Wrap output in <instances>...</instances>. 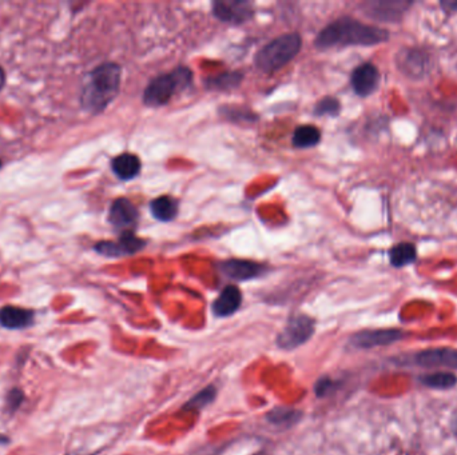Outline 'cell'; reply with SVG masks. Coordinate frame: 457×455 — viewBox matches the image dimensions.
I'll return each instance as SVG.
<instances>
[{
    "instance_id": "cell-29",
    "label": "cell",
    "mask_w": 457,
    "mask_h": 455,
    "mask_svg": "<svg viewBox=\"0 0 457 455\" xmlns=\"http://www.w3.org/2000/svg\"><path fill=\"white\" fill-rule=\"evenodd\" d=\"M451 432L457 439V408L455 410V413L452 414V418H451Z\"/></svg>"
},
{
    "instance_id": "cell-32",
    "label": "cell",
    "mask_w": 457,
    "mask_h": 455,
    "mask_svg": "<svg viewBox=\"0 0 457 455\" xmlns=\"http://www.w3.org/2000/svg\"><path fill=\"white\" fill-rule=\"evenodd\" d=\"M0 168H1V160H0Z\"/></svg>"
},
{
    "instance_id": "cell-16",
    "label": "cell",
    "mask_w": 457,
    "mask_h": 455,
    "mask_svg": "<svg viewBox=\"0 0 457 455\" xmlns=\"http://www.w3.org/2000/svg\"><path fill=\"white\" fill-rule=\"evenodd\" d=\"M35 314L31 310L16 307V306H4L0 309V324L4 329L21 330L27 329L34 324Z\"/></svg>"
},
{
    "instance_id": "cell-9",
    "label": "cell",
    "mask_w": 457,
    "mask_h": 455,
    "mask_svg": "<svg viewBox=\"0 0 457 455\" xmlns=\"http://www.w3.org/2000/svg\"><path fill=\"white\" fill-rule=\"evenodd\" d=\"M146 242L138 237H135L134 232H123L120 234V240L117 242L111 240H103L96 243V252L108 258H120V256H127L134 255L141 252L144 247Z\"/></svg>"
},
{
    "instance_id": "cell-22",
    "label": "cell",
    "mask_w": 457,
    "mask_h": 455,
    "mask_svg": "<svg viewBox=\"0 0 457 455\" xmlns=\"http://www.w3.org/2000/svg\"><path fill=\"white\" fill-rule=\"evenodd\" d=\"M216 387L214 384H209L198 391L182 406V411H201L202 408L212 405L216 398Z\"/></svg>"
},
{
    "instance_id": "cell-15",
    "label": "cell",
    "mask_w": 457,
    "mask_h": 455,
    "mask_svg": "<svg viewBox=\"0 0 457 455\" xmlns=\"http://www.w3.org/2000/svg\"><path fill=\"white\" fill-rule=\"evenodd\" d=\"M242 305V292L234 285L224 288L212 305V312L218 318H226L240 310Z\"/></svg>"
},
{
    "instance_id": "cell-23",
    "label": "cell",
    "mask_w": 457,
    "mask_h": 455,
    "mask_svg": "<svg viewBox=\"0 0 457 455\" xmlns=\"http://www.w3.org/2000/svg\"><path fill=\"white\" fill-rule=\"evenodd\" d=\"M321 141V132L314 126H300L293 134V146L297 148H311Z\"/></svg>"
},
{
    "instance_id": "cell-28",
    "label": "cell",
    "mask_w": 457,
    "mask_h": 455,
    "mask_svg": "<svg viewBox=\"0 0 457 455\" xmlns=\"http://www.w3.org/2000/svg\"><path fill=\"white\" fill-rule=\"evenodd\" d=\"M440 4L446 11H457V0L456 1H441Z\"/></svg>"
},
{
    "instance_id": "cell-3",
    "label": "cell",
    "mask_w": 457,
    "mask_h": 455,
    "mask_svg": "<svg viewBox=\"0 0 457 455\" xmlns=\"http://www.w3.org/2000/svg\"><path fill=\"white\" fill-rule=\"evenodd\" d=\"M192 82V70L180 66L168 73L156 76L149 83L144 90V103L149 107H161L168 105L173 96L186 90Z\"/></svg>"
},
{
    "instance_id": "cell-18",
    "label": "cell",
    "mask_w": 457,
    "mask_h": 455,
    "mask_svg": "<svg viewBox=\"0 0 457 455\" xmlns=\"http://www.w3.org/2000/svg\"><path fill=\"white\" fill-rule=\"evenodd\" d=\"M302 411L297 410V408H285V406H279V408H272L267 411V414L265 415L266 420L274 426L278 427H284L288 429L291 427L293 425L299 423L301 418H302Z\"/></svg>"
},
{
    "instance_id": "cell-20",
    "label": "cell",
    "mask_w": 457,
    "mask_h": 455,
    "mask_svg": "<svg viewBox=\"0 0 457 455\" xmlns=\"http://www.w3.org/2000/svg\"><path fill=\"white\" fill-rule=\"evenodd\" d=\"M416 259H417V250H416L415 244L408 243V242L398 243L389 250L391 264L397 268L413 264Z\"/></svg>"
},
{
    "instance_id": "cell-17",
    "label": "cell",
    "mask_w": 457,
    "mask_h": 455,
    "mask_svg": "<svg viewBox=\"0 0 457 455\" xmlns=\"http://www.w3.org/2000/svg\"><path fill=\"white\" fill-rule=\"evenodd\" d=\"M111 167L120 180H132L141 172L142 165L138 156L125 153L112 159Z\"/></svg>"
},
{
    "instance_id": "cell-19",
    "label": "cell",
    "mask_w": 457,
    "mask_h": 455,
    "mask_svg": "<svg viewBox=\"0 0 457 455\" xmlns=\"http://www.w3.org/2000/svg\"><path fill=\"white\" fill-rule=\"evenodd\" d=\"M150 210L153 216L158 220L170 222L175 219V216L178 214V202L171 196L163 195L151 202Z\"/></svg>"
},
{
    "instance_id": "cell-6",
    "label": "cell",
    "mask_w": 457,
    "mask_h": 455,
    "mask_svg": "<svg viewBox=\"0 0 457 455\" xmlns=\"http://www.w3.org/2000/svg\"><path fill=\"white\" fill-rule=\"evenodd\" d=\"M396 64L404 76L413 81L425 78L433 69L431 54L417 47L401 48L397 52Z\"/></svg>"
},
{
    "instance_id": "cell-13",
    "label": "cell",
    "mask_w": 457,
    "mask_h": 455,
    "mask_svg": "<svg viewBox=\"0 0 457 455\" xmlns=\"http://www.w3.org/2000/svg\"><path fill=\"white\" fill-rule=\"evenodd\" d=\"M219 271L231 280L245 282L264 276L266 267L262 264H255L252 261L243 259H228L218 264Z\"/></svg>"
},
{
    "instance_id": "cell-10",
    "label": "cell",
    "mask_w": 457,
    "mask_h": 455,
    "mask_svg": "<svg viewBox=\"0 0 457 455\" xmlns=\"http://www.w3.org/2000/svg\"><path fill=\"white\" fill-rule=\"evenodd\" d=\"M139 220L138 208L126 198L114 201L108 211V222L120 232H134Z\"/></svg>"
},
{
    "instance_id": "cell-12",
    "label": "cell",
    "mask_w": 457,
    "mask_h": 455,
    "mask_svg": "<svg viewBox=\"0 0 457 455\" xmlns=\"http://www.w3.org/2000/svg\"><path fill=\"white\" fill-rule=\"evenodd\" d=\"M415 363L424 369L457 370V350L452 348H427L415 355Z\"/></svg>"
},
{
    "instance_id": "cell-31",
    "label": "cell",
    "mask_w": 457,
    "mask_h": 455,
    "mask_svg": "<svg viewBox=\"0 0 457 455\" xmlns=\"http://www.w3.org/2000/svg\"><path fill=\"white\" fill-rule=\"evenodd\" d=\"M254 455H266V453L265 451H258V453H255Z\"/></svg>"
},
{
    "instance_id": "cell-30",
    "label": "cell",
    "mask_w": 457,
    "mask_h": 455,
    "mask_svg": "<svg viewBox=\"0 0 457 455\" xmlns=\"http://www.w3.org/2000/svg\"><path fill=\"white\" fill-rule=\"evenodd\" d=\"M4 84H6V72L0 67V91L4 87Z\"/></svg>"
},
{
    "instance_id": "cell-8",
    "label": "cell",
    "mask_w": 457,
    "mask_h": 455,
    "mask_svg": "<svg viewBox=\"0 0 457 455\" xmlns=\"http://www.w3.org/2000/svg\"><path fill=\"white\" fill-rule=\"evenodd\" d=\"M412 1L405 0H381V1H369L364 6L365 13L378 22L385 23H397L400 22L405 12L412 6Z\"/></svg>"
},
{
    "instance_id": "cell-4",
    "label": "cell",
    "mask_w": 457,
    "mask_h": 455,
    "mask_svg": "<svg viewBox=\"0 0 457 455\" xmlns=\"http://www.w3.org/2000/svg\"><path fill=\"white\" fill-rule=\"evenodd\" d=\"M301 46V36L296 32L278 36L257 52L254 64L260 71L266 73L277 71L297 57Z\"/></svg>"
},
{
    "instance_id": "cell-27",
    "label": "cell",
    "mask_w": 457,
    "mask_h": 455,
    "mask_svg": "<svg viewBox=\"0 0 457 455\" xmlns=\"http://www.w3.org/2000/svg\"><path fill=\"white\" fill-rule=\"evenodd\" d=\"M22 399H23V394L22 391H19L18 389H13L12 391H10L8 394V398H7V403L11 410H15V408H19L21 403H22Z\"/></svg>"
},
{
    "instance_id": "cell-24",
    "label": "cell",
    "mask_w": 457,
    "mask_h": 455,
    "mask_svg": "<svg viewBox=\"0 0 457 455\" xmlns=\"http://www.w3.org/2000/svg\"><path fill=\"white\" fill-rule=\"evenodd\" d=\"M242 82V73L240 72H226L221 73L206 81V87L214 90H231L240 85Z\"/></svg>"
},
{
    "instance_id": "cell-21",
    "label": "cell",
    "mask_w": 457,
    "mask_h": 455,
    "mask_svg": "<svg viewBox=\"0 0 457 455\" xmlns=\"http://www.w3.org/2000/svg\"><path fill=\"white\" fill-rule=\"evenodd\" d=\"M419 381L424 386L436 390H449L457 384V377L451 372H436L424 374L419 377Z\"/></svg>"
},
{
    "instance_id": "cell-25",
    "label": "cell",
    "mask_w": 457,
    "mask_h": 455,
    "mask_svg": "<svg viewBox=\"0 0 457 455\" xmlns=\"http://www.w3.org/2000/svg\"><path fill=\"white\" fill-rule=\"evenodd\" d=\"M341 110V105L336 98L332 96H326L324 99H321L317 106L314 108L316 115L318 117H337L340 114Z\"/></svg>"
},
{
    "instance_id": "cell-26",
    "label": "cell",
    "mask_w": 457,
    "mask_h": 455,
    "mask_svg": "<svg viewBox=\"0 0 457 455\" xmlns=\"http://www.w3.org/2000/svg\"><path fill=\"white\" fill-rule=\"evenodd\" d=\"M338 387V382L333 378L325 375L321 377L316 384H314V394L317 398H326V396L333 394Z\"/></svg>"
},
{
    "instance_id": "cell-7",
    "label": "cell",
    "mask_w": 457,
    "mask_h": 455,
    "mask_svg": "<svg viewBox=\"0 0 457 455\" xmlns=\"http://www.w3.org/2000/svg\"><path fill=\"white\" fill-rule=\"evenodd\" d=\"M405 338V333L398 329H376V330H362L350 336L349 345L360 350L389 346L400 342Z\"/></svg>"
},
{
    "instance_id": "cell-14",
    "label": "cell",
    "mask_w": 457,
    "mask_h": 455,
    "mask_svg": "<svg viewBox=\"0 0 457 455\" xmlns=\"http://www.w3.org/2000/svg\"><path fill=\"white\" fill-rule=\"evenodd\" d=\"M352 87L359 96H369L380 84V71L372 63H364L352 72Z\"/></svg>"
},
{
    "instance_id": "cell-2",
    "label": "cell",
    "mask_w": 457,
    "mask_h": 455,
    "mask_svg": "<svg viewBox=\"0 0 457 455\" xmlns=\"http://www.w3.org/2000/svg\"><path fill=\"white\" fill-rule=\"evenodd\" d=\"M122 70L117 63H103L88 75L81 102L91 114L102 112L117 98L120 88Z\"/></svg>"
},
{
    "instance_id": "cell-5",
    "label": "cell",
    "mask_w": 457,
    "mask_h": 455,
    "mask_svg": "<svg viewBox=\"0 0 457 455\" xmlns=\"http://www.w3.org/2000/svg\"><path fill=\"white\" fill-rule=\"evenodd\" d=\"M316 331V321L306 314H294L277 336V346L282 350H296L305 345Z\"/></svg>"
},
{
    "instance_id": "cell-11",
    "label": "cell",
    "mask_w": 457,
    "mask_h": 455,
    "mask_svg": "<svg viewBox=\"0 0 457 455\" xmlns=\"http://www.w3.org/2000/svg\"><path fill=\"white\" fill-rule=\"evenodd\" d=\"M213 13L216 19L228 24L248 22L254 13L252 3L245 0H219L213 4Z\"/></svg>"
},
{
    "instance_id": "cell-1",
    "label": "cell",
    "mask_w": 457,
    "mask_h": 455,
    "mask_svg": "<svg viewBox=\"0 0 457 455\" xmlns=\"http://www.w3.org/2000/svg\"><path fill=\"white\" fill-rule=\"evenodd\" d=\"M389 39V32L377 25L362 23L344 16L328 24L316 37L314 46L318 49L347 46H376Z\"/></svg>"
}]
</instances>
